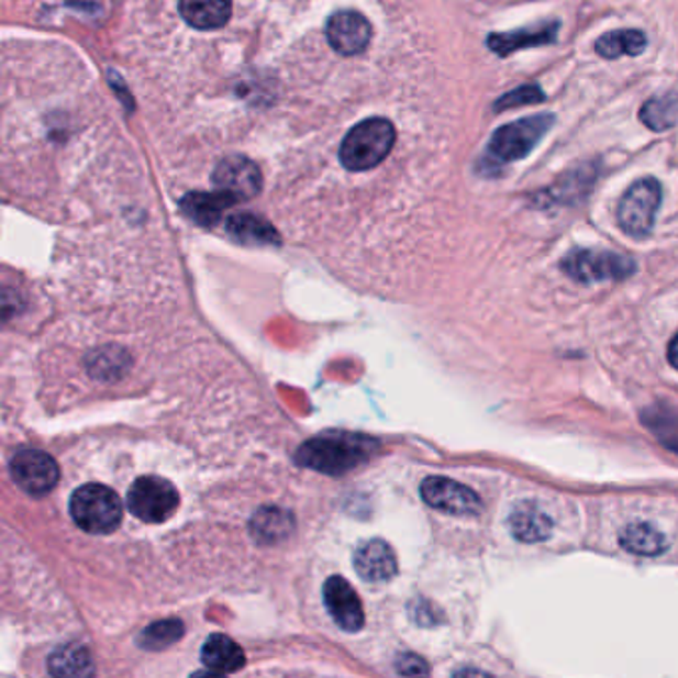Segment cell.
Instances as JSON below:
<instances>
[{
  "label": "cell",
  "instance_id": "obj_1",
  "mask_svg": "<svg viewBox=\"0 0 678 678\" xmlns=\"http://www.w3.org/2000/svg\"><path fill=\"white\" fill-rule=\"evenodd\" d=\"M375 452L376 442L373 438L345 432H331L303 444L297 452V462L311 470L323 471L329 476H341L363 466Z\"/></svg>",
  "mask_w": 678,
  "mask_h": 678
},
{
  "label": "cell",
  "instance_id": "obj_2",
  "mask_svg": "<svg viewBox=\"0 0 678 678\" xmlns=\"http://www.w3.org/2000/svg\"><path fill=\"white\" fill-rule=\"evenodd\" d=\"M554 124V115L540 114L501 125L491 134L481 166H486V169L508 166L530 156Z\"/></svg>",
  "mask_w": 678,
  "mask_h": 678
},
{
  "label": "cell",
  "instance_id": "obj_3",
  "mask_svg": "<svg viewBox=\"0 0 678 678\" xmlns=\"http://www.w3.org/2000/svg\"><path fill=\"white\" fill-rule=\"evenodd\" d=\"M397 142V130L385 118H370L355 125L341 144V162L351 171L380 166Z\"/></svg>",
  "mask_w": 678,
  "mask_h": 678
},
{
  "label": "cell",
  "instance_id": "obj_4",
  "mask_svg": "<svg viewBox=\"0 0 678 678\" xmlns=\"http://www.w3.org/2000/svg\"><path fill=\"white\" fill-rule=\"evenodd\" d=\"M122 501L115 491L100 486L86 484L74 491L70 498V515L84 532L105 535L114 532L122 522Z\"/></svg>",
  "mask_w": 678,
  "mask_h": 678
},
{
  "label": "cell",
  "instance_id": "obj_5",
  "mask_svg": "<svg viewBox=\"0 0 678 678\" xmlns=\"http://www.w3.org/2000/svg\"><path fill=\"white\" fill-rule=\"evenodd\" d=\"M660 184L655 178H643L626 189L625 196L619 201L616 221L626 235L643 240L651 235L660 208Z\"/></svg>",
  "mask_w": 678,
  "mask_h": 678
},
{
  "label": "cell",
  "instance_id": "obj_6",
  "mask_svg": "<svg viewBox=\"0 0 678 678\" xmlns=\"http://www.w3.org/2000/svg\"><path fill=\"white\" fill-rule=\"evenodd\" d=\"M562 269L577 282L623 281L635 273V262L613 251L575 249L565 255Z\"/></svg>",
  "mask_w": 678,
  "mask_h": 678
},
{
  "label": "cell",
  "instance_id": "obj_7",
  "mask_svg": "<svg viewBox=\"0 0 678 678\" xmlns=\"http://www.w3.org/2000/svg\"><path fill=\"white\" fill-rule=\"evenodd\" d=\"M178 503L174 484L157 476L137 478L127 491V510L146 523L166 522L178 510Z\"/></svg>",
  "mask_w": 678,
  "mask_h": 678
},
{
  "label": "cell",
  "instance_id": "obj_8",
  "mask_svg": "<svg viewBox=\"0 0 678 678\" xmlns=\"http://www.w3.org/2000/svg\"><path fill=\"white\" fill-rule=\"evenodd\" d=\"M420 493L422 500L438 512L449 515H478L481 512L480 496L468 486L449 478L430 476L422 481Z\"/></svg>",
  "mask_w": 678,
  "mask_h": 678
},
{
  "label": "cell",
  "instance_id": "obj_9",
  "mask_svg": "<svg viewBox=\"0 0 678 678\" xmlns=\"http://www.w3.org/2000/svg\"><path fill=\"white\" fill-rule=\"evenodd\" d=\"M12 480L31 496H44L60 478L58 464L41 449H21L11 459Z\"/></svg>",
  "mask_w": 678,
  "mask_h": 678
},
{
  "label": "cell",
  "instance_id": "obj_10",
  "mask_svg": "<svg viewBox=\"0 0 678 678\" xmlns=\"http://www.w3.org/2000/svg\"><path fill=\"white\" fill-rule=\"evenodd\" d=\"M213 186L240 203L262 191V169L249 157H225L213 171Z\"/></svg>",
  "mask_w": 678,
  "mask_h": 678
},
{
  "label": "cell",
  "instance_id": "obj_11",
  "mask_svg": "<svg viewBox=\"0 0 678 678\" xmlns=\"http://www.w3.org/2000/svg\"><path fill=\"white\" fill-rule=\"evenodd\" d=\"M597 184L596 164H581L569 171H565L562 178L555 181L552 188L540 191L533 201L540 208H554V205H575L593 191Z\"/></svg>",
  "mask_w": 678,
  "mask_h": 678
},
{
  "label": "cell",
  "instance_id": "obj_12",
  "mask_svg": "<svg viewBox=\"0 0 678 678\" xmlns=\"http://www.w3.org/2000/svg\"><path fill=\"white\" fill-rule=\"evenodd\" d=\"M324 605L334 623L346 633H356L365 625L363 603L345 577H331L323 587Z\"/></svg>",
  "mask_w": 678,
  "mask_h": 678
},
{
  "label": "cell",
  "instance_id": "obj_13",
  "mask_svg": "<svg viewBox=\"0 0 678 678\" xmlns=\"http://www.w3.org/2000/svg\"><path fill=\"white\" fill-rule=\"evenodd\" d=\"M559 26L562 24L557 21H545L532 24V26H523L518 31L491 32L486 44L496 56L505 58V56L518 53V51L554 44L557 41Z\"/></svg>",
  "mask_w": 678,
  "mask_h": 678
},
{
  "label": "cell",
  "instance_id": "obj_14",
  "mask_svg": "<svg viewBox=\"0 0 678 678\" xmlns=\"http://www.w3.org/2000/svg\"><path fill=\"white\" fill-rule=\"evenodd\" d=\"M370 22L360 12L341 11L326 24V38L334 51L345 56L360 54L370 42Z\"/></svg>",
  "mask_w": 678,
  "mask_h": 678
},
{
  "label": "cell",
  "instance_id": "obj_15",
  "mask_svg": "<svg viewBox=\"0 0 678 678\" xmlns=\"http://www.w3.org/2000/svg\"><path fill=\"white\" fill-rule=\"evenodd\" d=\"M355 569L368 583H385L397 575V555L382 540L360 543L355 554Z\"/></svg>",
  "mask_w": 678,
  "mask_h": 678
},
{
  "label": "cell",
  "instance_id": "obj_16",
  "mask_svg": "<svg viewBox=\"0 0 678 678\" xmlns=\"http://www.w3.org/2000/svg\"><path fill=\"white\" fill-rule=\"evenodd\" d=\"M510 532L518 542L542 543L552 537L554 520L535 501H522L510 513Z\"/></svg>",
  "mask_w": 678,
  "mask_h": 678
},
{
  "label": "cell",
  "instance_id": "obj_17",
  "mask_svg": "<svg viewBox=\"0 0 678 678\" xmlns=\"http://www.w3.org/2000/svg\"><path fill=\"white\" fill-rule=\"evenodd\" d=\"M201 663L211 675H231L245 665V653L233 638L215 633L201 648Z\"/></svg>",
  "mask_w": 678,
  "mask_h": 678
},
{
  "label": "cell",
  "instance_id": "obj_18",
  "mask_svg": "<svg viewBox=\"0 0 678 678\" xmlns=\"http://www.w3.org/2000/svg\"><path fill=\"white\" fill-rule=\"evenodd\" d=\"M231 0H179V14L198 31H215L230 21Z\"/></svg>",
  "mask_w": 678,
  "mask_h": 678
},
{
  "label": "cell",
  "instance_id": "obj_19",
  "mask_svg": "<svg viewBox=\"0 0 678 678\" xmlns=\"http://www.w3.org/2000/svg\"><path fill=\"white\" fill-rule=\"evenodd\" d=\"M235 203H237L235 199L230 198L227 193H223L220 189L215 193L196 191V193H189L181 199V209L189 220L196 221L203 227H211L221 220L223 211L235 205Z\"/></svg>",
  "mask_w": 678,
  "mask_h": 678
},
{
  "label": "cell",
  "instance_id": "obj_20",
  "mask_svg": "<svg viewBox=\"0 0 678 678\" xmlns=\"http://www.w3.org/2000/svg\"><path fill=\"white\" fill-rule=\"evenodd\" d=\"M621 547L633 555L657 557L668 549V540L665 533L658 532L648 523H629L619 535Z\"/></svg>",
  "mask_w": 678,
  "mask_h": 678
},
{
  "label": "cell",
  "instance_id": "obj_21",
  "mask_svg": "<svg viewBox=\"0 0 678 678\" xmlns=\"http://www.w3.org/2000/svg\"><path fill=\"white\" fill-rule=\"evenodd\" d=\"M645 48H647V36L637 29L607 32L596 42L597 54L607 60H616L621 56H641L645 53Z\"/></svg>",
  "mask_w": 678,
  "mask_h": 678
},
{
  "label": "cell",
  "instance_id": "obj_22",
  "mask_svg": "<svg viewBox=\"0 0 678 678\" xmlns=\"http://www.w3.org/2000/svg\"><path fill=\"white\" fill-rule=\"evenodd\" d=\"M227 231H230L233 240L241 241V243H247V245H271V243H279V235L277 231L273 230L271 225L262 218H255V215H233L227 221Z\"/></svg>",
  "mask_w": 678,
  "mask_h": 678
},
{
  "label": "cell",
  "instance_id": "obj_23",
  "mask_svg": "<svg viewBox=\"0 0 678 678\" xmlns=\"http://www.w3.org/2000/svg\"><path fill=\"white\" fill-rule=\"evenodd\" d=\"M48 667L56 677H84V675H92L95 670L90 653L82 645H66V647L54 651Z\"/></svg>",
  "mask_w": 678,
  "mask_h": 678
},
{
  "label": "cell",
  "instance_id": "obj_24",
  "mask_svg": "<svg viewBox=\"0 0 678 678\" xmlns=\"http://www.w3.org/2000/svg\"><path fill=\"white\" fill-rule=\"evenodd\" d=\"M251 530L259 542L267 545L282 542L292 532V515L277 508H265L253 518Z\"/></svg>",
  "mask_w": 678,
  "mask_h": 678
},
{
  "label": "cell",
  "instance_id": "obj_25",
  "mask_svg": "<svg viewBox=\"0 0 678 678\" xmlns=\"http://www.w3.org/2000/svg\"><path fill=\"white\" fill-rule=\"evenodd\" d=\"M641 122L653 132H667L678 122V96L667 95L651 98L641 108Z\"/></svg>",
  "mask_w": 678,
  "mask_h": 678
},
{
  "label": "cell",
  "instance_id": "obj_26",
  "mask_svg": "<svg viewBox=\"0 0 678 678\" xmlns=\"http://www.w3.org/2000/svg\"><path fill=\"white\" fill-rule=\"evenodd\" d=\"M643 422L657 434L663 444L678 452V414L665 408H651L643 414Z\"/></svg>",
  "mask_w": 678,
  "mask_h": 678
},
{
  "label": "cell",
  "instance_id": "obj_27",
  "mask_svg": "<svg viewBox=\"0 0 678 678\" xmlns=\"http://www.w3.org/2000/svg\"><path fill=\"white\" fill-rule=\"evenodd\" d=\"M184 635V625L181 621L176 619H167V621H159L154 625L147 626L146 631L142 633L140 643L149 651H159V648L169 647L174 645L176 641H179Z\"/></svg>",
  "mask_w": 678,
  "mask_h": 678
},
{
  "label": "cell",
  "instance_id": "obj_28",
  "mask_svg": "<svg viewBox=\"0 0 678 678\" xmlns=\"http://www.w3.org/2000/svg\"><path fill=\"white\" fill-rule=\"evenodd\" d=\"M545 102V92L537 84H523L520 88H515L508 95L500 96L493 102V112H505L512 108H522V105L542 104Z\"/></svg>",
  "mask_w": 678,
  "mask_h": 678
},
{
  "label": "cell",
  "instance_id": "obj_29",
  "mask_svg": "<svg viewBox=\"0 0 678 678\" xmlns=\"http://www.w3.org/2000/svg\"><path fill=\"white\" fill-rule=\"evenodd\" d=\"M397 668L400 675H429V665L416 655L398 658Z\"/></svg>",
  "mask_w": 678,
  "mask_h": 678
},
{
  "label": "cell",
  "instance_id": "obj_30",
  "mask_svg": "<svg viewBox=\"0 0 678 678\" xmlns=\"http://www.w3.org/2000/svg\"><path fill=\"white\" fill-rule=\"evenodd\" d=\"M667 356L670 366H673V368H677L678 370V334H675V338L670 341V345H668Z\"/></svg>",
  "mask_w": 678,
  "mask_h": 678
}]
</instances>
